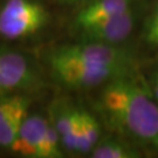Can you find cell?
<instances>
[{
	"instance_id": "obj_4",
	"label": "cell",
	"mask_w": 158,
	"mask_h": 158,
	"mask_svg": "<svg viewBox=\"0 0 158 158\" xmlns=\"http://www.w3.org/2000/svg\"><path fill=\"white\" fill-rule=\"evenodd\" d=\"M39 80L33 66L23 54L0 47V94L25 93Z\"/></svg>"
},
{
	"instance_id": "obj_14",
	"label": "cell",
	"mask_w": 158,
	"mask_h": 158,
	"mask_svg": "<svg viewBox=\"0 0 158 158\" xmlns=\"http://www.w3.org/2000/svg\"><path fill=\"white\" fill-rule=\"evenodd\" d=\"M61 4H64V5H76V4H82V5H85L87 2H89L90 0H59Z\"/></svg>"
},
{
	"instance_id": "obj_5",
	"label": "cell",
	"mask_w": 158,
	"mask_h": 158,
	"mask_svg": "<svg viewBox=\"0 0 158 158\" xmlns=\"http://www.w3.org/2000/svg\"><path fill=\"white\" fill-rule=\"evenodd\" d=\"M31 100L25 93L2 94L0 97V148L10 149L27 117Z\"/></svg>"
},
{
	"instance_id": "obj_6",
	"label": "cell",
	"mask_w": 158,
	"mask_h": 158,
	"mask_svg": "<svg viewBox=\"0 0 158 158\" xmlns=\"http://www.w3.org/2000/svg\"><path fill=\"white\" fill-rule=\"evenodd\" d=\"M135 23V11L131 8L124 13L80 29L79 32L82 41L118 46V44L125 41L132 33Z\"/></svg>"
},
{
	"instance_id": "obj_10",
	"label": "cell",
	"mask_w": 158,
	"mask_h": 158,
	"mask_svg": "<svg viewBox=\"0 0 158 158\" xmlns=\"http://www.w3.org/2000/svg\"><path fill=\"white\" fill-rule=\"evenodd\" d=\"M93 158H137L141 157L139 151L124 138L108 137L101 138L91 150Z\"/></svg>"
},
{
	"instance_id": "obj_2",
	"label": "cell",
	"mask_w": 158,
	"mask_h": 158,
	"mask_svg": "<svg viewBox=\"0 0 158 158\" xmlns=\"http://www.w3.org/2000/svg\"><path fill=\"white\" fill-rule=\"evenodd\" d=\"M48 66L53 77L62 85L75 89H89L104 85L114 80L134 74L127 69L66 59L52 52Z\"/></svg>"
},
{
	"instance_id": "obj_8",
	"label": "cell",
	"mask_w": 158,
	"mask_h": 158,
	"mask_svg": "<svg viewBox=\"0 0 158 158\" xmlns=\"http://www.w3.org/2000/svg\"><path fill=\"white\" fill-rule=\"evenodd\" d=\"M52 124L55 127L63 150L70 153H77L80 135V109L66 103H59L52 108Z\"/></svg>"
},
{
	"instance_id": "obj_11",
	"label": "cell",
	"mask_w": 158,
	"mask_h": 158,
	"mask_svg": "<svg viewBox=\"0 0 158 158\" xmlns=\"http://www.w3.org/2000/svg\"><path fill=\"white\" fill-rule=\"evenodd\" d=\"M101 139V127L98 121L88 111L80 109V135L77 155L90 153Z\"/></svg>"
},
{
	"instance_id": "obj_9",
	"label": "cell",
	"mask_w": 158,
	"mask_h": 158,
	"mask_svg": "<svg viewBox=\"0 0 158 158\" xmlns=\"http://www.w3.org/2000/svg\"><path fill=\"white\" fill-rule=\"evenodd\" d=\"M131 8H134L132 0H90L77 13L75 26L80 31Z\"/></svg>"
},
{
	"instance_id": "obj_1",
	"label": "cell",
	"mask_w": 158,
	"mask_h": 158,
	"mask_svg": "<svg viewBox=\"0 0 158 158\" xmlns=\"http://www.w3.org/2000/svg\"><path fill=\"white\" fill-rule=\"evenodd\" d=\"M98 108L117 132L158 153V102L150 87L129 74L103 85Z\"/></svg>"
},
{
	"instance_id": "obj_7",
	"label": "cell",
	"mask_w": 158,
	"mask_h": 158,
	"mask_svg": "<svg viewBox=\"0 0 158 158\" xmlns=\"http://www.w3.org/2000/svg\"><path fill=\"white\" fill-rule=\"evenodd\" d=\"M48 124L49 119L39 114H28L11 150L23 157L47 158Z\"/></svg>"
},
{
	"instance_id": "obj_12",
	"label": "cell",
	"mask_w": 158,
	"mask_h": 158,
	"mask_svg": "<svg viewBox=\"0 0 158 158\" xmlns=\"http://www.w3.org/2000/svg\"><path fill=\"white\" fill-rule=\"evenodd\" d=\"M143 36L148 45L158 48V4L145 21Z\"/></svg>"
},
{
	"instance_id": "obj_13",
	"label": "cell",
	"mask_w": 158,
	"mask_h": 158,
	"mask_svg": "<svg viewBox=\"0 0 158 158\" xmlns=\"http://www.w3.org/2000/svg\"><path fill=\"white\" fill-rule=\"evenodd\" d=\"M150 89L152 91L155 98L158 102V70L155 72L153 75L151 76V80H150Z\"/></svg>"
},
{
	"instance_id": "obj_3",
	"label": "cell",
	"mask_w": 158,
	"mask_h": 158,
	"mask_svg": "<svg viewBox=\"0 0 158 158\" xmlns=\"http://www.w3.org/2000/svg\"><path fill=\"white\" fill-rule=\"evenodd\" d=\"M48 12L38 0H5L0 7V36L7 40L27 39L48 23Z\"/></svg>"
}]
</instances>
